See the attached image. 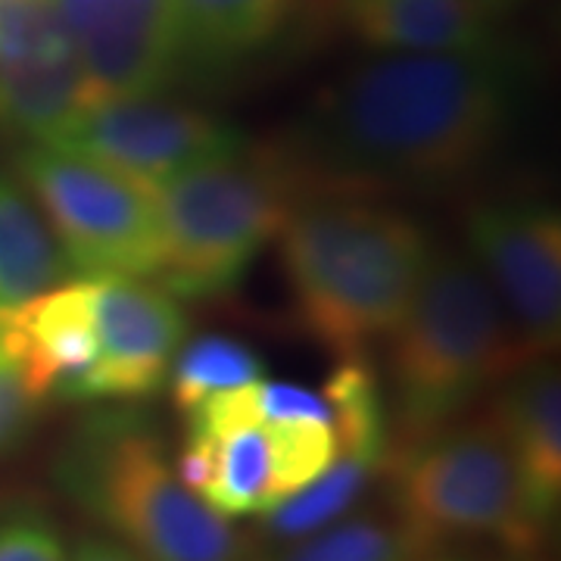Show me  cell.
<instances>
[{
    "mask_svg": "<svg viewBox=\"0 0 561 561\" xmlns=\"http://www.w3.org/2000/svg\"><path fill=\"white\" fill-rule=\"evenodd\" d=\"M512 110L502 54H381L328 88L309 140L350 179L446 184L496 150Z\"/></svg>",
    "mask_w": 561,
    "mask_h": 561,
    "instance_id": "obj_1",
    "label": "cell"
},
{
    "mask_svg": "<svg viewBox=\"0 0 561 561\" xmlns=\"http://www.w3.org/2000/svg\"><path fill=\"white\" fill-rule=\"evenodd\" d=\"M278 238L300 324L343 359L390 337L431 262L419 221L353 197L294 206Z\"/></svg>",
    "mask_w": 561,
    "mask_h": 561,
    "instance_id": "obj_2",
    "label": "cell"
},
{
    "mask_svg": "<svg viewBox=\"0 0 561 561\" xmlns=\"http://www.w3.org/2000/svg\"><path fill=\"white\" fill-rule=\"evenodd\" d=\"M57 483L147 561H260L253 540L194 496L162 437L135 412H101L57 456Z\"/></svg>",
    "mask_w": 561,
    "mask_h": 561,
    "instance_id": "obj_3",
    "label": "cell"
},
{
    "mask_svg": "<svg viewBox=\"0 0 561 561\" xmlns=\"http://www.w3.org/2000/svg\"><path fill=\"white\" fill-rule=\"evenodd\" d=\"M527 365L500 297L461 250L431 253L415 297L387 337L393 446L456 421L486 383Z\"/></svg>",
    "mask_w": 561,
    "mask_h": 561,
    "instance_id": "obj_4",
    "label": "cell"
},
{
    "mask_svg": "<svg viewBox=\"0 0 561 561\" xmlns=\"http://www.w3.org/2000/svg\"><path fill=\"white\" fill-rule=\"evenodd\" d=\"M383 468L393 518L412 556L486 540L508 559L527 561L549 537L527 515L518 468L493 409L387 449Z\"/></svg>",
    "mask_w": 561,
    "mask_h": 561,
    "instance_id": "obj_5",
    "label": "cell"
},
{
    "mask_svg": "<svg viewBox=\"0 0 561 561\" xmlns=\"http://www.w3.org/2000/svg\"><path fill=\"white\" fill-rule=\"evenodd\" d=\"M250 150V147H247ZM238 153L157 187L162 262L157 284L206 300L234 290L294 213V181L275 160Z\"/></svg>",
    "mask_w": 561,
    "mask_h": 561,
    "instance_id": "obj_6",
    "label": "cell"
},
{
    "mask_svg": "<svg viewBox=\"0 0 561 561\" xmlns=\"http://www.w3.org/2000/svg\"><path fill=\"white\" fill-rule=\"evenodd\" d=\"M16 172L76 278H157L162 262L157 187L50 144H28Z\"/></svg>",
    "mask_w": 561,
    "mask_h": 561,
    "instance_id": "obj_7",
    "label": "cell"
},
{
    "mask_svg": "<svg viewBox=\"0 0 561 561\" xmlns=\"http://www.w3.org/2000/svg\"><path fill=\"white\" fill-rule=\"evenodd\" d=\"M50 147L106 162L150 187L228 160L250 144L228 122L153 98H106L84 106Z\"/></svg>",
    "mask_w": 561,
    "mask_h": 561,
    "instance_id": "obj_8",
    "label": "cell"
},
{
    "mask_svg": "<svg viewBox=\"0 0 561 561\" xmlns=\"http://www.w3.org/2000/svg\"><path fill=\"white\" fill-rule=\"evenodd\" d=\"M471 260L500 297L524 359H549L561 341V219L549 203H481L468 213Z\"/></svg>",
    "mask_w": 561,
    "mask_h": 561,
    "instance_id": "obj_9",
    "label": "cell"
},
{
    "mask_svg": "<svg viewBox=\"0 0 561 561\" xmlns=\"http://www.w3.org/2000/svg\"><path fill=\"white\" fill-rule=\"evenodd\" d=\"M94 101L54 0H0V131L50 144Z\"/></svg>",
    "mask_w": 561,
    "mask_h": 561,
    "instance_id": "obj_10",
    "label": "cell"
},
{
    "mask_svg": "<svg viewBox=\"0 0 561 561\" xmlns=\"http://www.w3.org/2000/svg\"><path fill=\"white\" fill-rule=\"evenodd\" d=\"M98 353L66 402H140L160 390L179 353L187 319L162 284L94 278Z\"/></svg>",
    "mask_w": 561,
    "mask_h": 561,
    "instance_id": "obj_11",
    "label": "cell"
},
{
    "mask_svg": "<svg viewBox=\"0 0 561 561\" xmlns=\"http://www.w3.org/2000/svg\"><path fill=\"white\" fill-rule=\"evenodd\" d=\"M98 98H153L179 69V0H54Z\"/></svg>",
    "mask_w": 561,
    "mask_h": 561,
    "instance_id": "obj_12",
    "label": "cell"
},
{
    "mask_svg": "<svg viewBox=\"0 0 561 561\" xmlns=\"http://www.w3.org/2000/svg\"><path fill=\"white\" fill-rule=\"evenodd\" d=\"M0 343L38 400H66L98 353L94 278L62 280L0 312Z\"/></svg>",
    "mask_w": 561,
    "mask_h": 561,
    "instance_id": "obj_13",
    "label": "cell"
},
{
    "mask_svg": "<svg viewBox=\"0 0 561 561\" xmlns=\"http://www.w3.org/2000/svg\"><path fill=\"white\" fill-rule=\"evenodd\" d=\"M500 419L518 468L530 522L549 534L561 500V378L549 359H534L512 371L490 405Z\"/></svg>",
    "mask_w": 561,
    "mask_h": 561,
    "instance_id": "obj_14",
    "label": "cell"
},
{
    "mask_svg": "<svg viewBox=\"0 0 561 561\" xmlns=\"http://www.w3.org/2000/svg\"><path fill=\"white\" fill-rule=\"evenodd\" d=\"M175 471L221 518L265 515L280 502L268 421H250L219 434L184 431Z\"/></svg>",
    "mask_w": 561,
    "mask_h": 561,
    "instance_id": "obj_15",
    "label": "cell"
},
{
    "mask_svg": "<svg viewBox=\"0 0 561 561\" xmlns=\"http://www.w3.org/2000/svg\"><path fill=\"white\" fill-rule=\"evenodd\" d=\"M353 35L383 54H500L481 0H343Z\"/></svg>",
    "mask_w": 561,
    "mask_h": 561,
    "instance_id": "obj_16",
    "label": "cell"
},
{
    "mask_svg": "<svg viewBox=\"0 0 561 561\" xmlns=\"http://www.w3.org/2000/svg\"><path fill=\"white\" fill-rule=\"evenodd\" d=\"M297 0H179V54L197 66L256 57L287 28Z\"/></svg>",
    "mask_w": 561,
    "mask_h": 561,
    "instance_id": "obj_17",
    "label": "cell"
},
{
    "mask_svg": "<svg viewBox=\"0 0 561 561\" xmlns=\"http://www.w3.org/2000/svg\"><path fill=\"white\" fill-rule=\"evenodd\" d=\"M72 265L20 179L0 172V312L72 280Z\"/></svg>",
    "mask_w": 561,
    "mask_h": 561,
    "instance_id": "obj_18",
    "label": "cell"
},
{
    "mask_svg": "<svg viewBox=\"0 0 561 561\" xmlns=\"http://www.w3.org/2000/svg\"><path fill=\"white\" fill-rule=\"evenodd\" d=\"M321 393L331 405L337 456H356L383 468L390 427H387V409L381 402V387L375 381V371L359 356H350L334 368Z\"/></svg>",
    "mask_w": 561,
    "mask_h": 561,
    "instance_id": "obj_19",
    "label": "cell"
},
{
    "mask_svg": "<svg viewBox=\"0 0 561 561\" xmlns=\"http://www.w3.org/2000/svg\"><path fill=\"white\" fill-rule=\"evenodd\" d=\"M381 465L356 459V456H337L328 471H321L312 483H306L294 496L278 502L272 512H265V530L280 540H300L321 527L343 518L356 502L362 500L371 474Z\"/></svg>",
    "mask_w": 561,
    "mask_h": 561,
    "instance_id": "obj_20",
    "label": "cell"
},
{
    "mask_svg": "<svg viewBox=\"0 0 561 561\" xmlns=\"http://www.w3.org/2000/svg\"><path fill=\"white\" fill-rule=\"evenodd\" d=\"M262 378V359L234 337L203 334L187 346H179L169 368V390L181 415H187L197 402L213 393L243 387Z\"/></svg>",
    "mask_w": 561,
    "mask_h": 561,
    "instance_id": "obj_21",
    "label": "cell"
},
{
    "mask_svg": "<svg viewBox=\"0 0 561 561\" xmlns=\"http://www.w3.org/2000/svg\"><path fill=\"white\" fill-rule=\"evenodd\" d=\"M278 561H412V546L393 515L359 512L300 537Z\"/></svg>",
    "mask_w": 561,
    "mask_h": 561,
    "instance_id": "obj_22",
    "label": "cell"
},
{
    "mask_svg": "<svg viewBox=\"0 0 561 561\" xmlns=\"http://www.w3.org/2000/svg\"><path fill=\"white\" fill-rule=\"evenodd\" d=\"M0 561H69L60 524L41 502H0Z\"/></svg>",
    "mask_w": 561,
    "mask_h": 561,
    "instance_id": "obj_23",
    "label": "cell"
},
{
    "mask_svg": "<svg viewBox=\"0 0 561 561\" xmlns=\"http://www.w3.org/2000/svg\"><path fill=\"white\" fill-rule=\"evenodd\" d=\"M41 405L44 400L28 390L16 362L7 356L0 343V459L10 456L28 437L32 424L38 421Z\"/></svg>",
    "mask_w": 561,
    "mask_h": 561,
    "instance_id": "obj_24",
    "label": "cell"
},
{
    "mask_svg": "<svg viewBox=\"0 0 561 561\" xmlns=\"http://www.w3.org/2000/svg\"><path fill=\"white\" fill-rule=\"evenodd\" d=\"M69 561H147L138 556L135 549H128L125 542L113 540V537H101V534H91V537H81L76 552L69 556Z\"/></svg>",
    "mask_w": 561,
    "mask_h": 561,
    "instance_id": "obj_25",
    "label": "cell"
},
{
    "mask_svg": "<svg viewBox=\"0 0 561 561\" xmlns=\"http://www.w3.org/2000/svg\"><path fill=\"white\" fill-rule=\"evenodd\" d=\"M412 561H493L490 556L474 552V546H434L424 549L419 556H412Z\"/></svg>",
    "mask_w": 561,
    "mask_h": 561,
    "instance_id": "obj_26",
    "label": "cell"
},
{
    "mask_svg": "<svg viewBox=\"0 0 561 561\" xmlns=\"http://www.w3.org/2000/svg\"><path fill=\"white\" fill-rule=\"evenodd\" d=\"M481 3H486V7H496L500 0H481Z\"/></svg>",
    "mask_w": 561,
    "mask_h": 561,
    "instance_id": "obj_27",
    "label": "cell"
},
{
    "mask_svg": "<svg viewBox=\"0 0 561 561\" xmlns=\"http://www.w3.org/2000/svg\"><path fill=\"white\" fill-rule=\"evenodd\" d=\"M527 561H534V559H527Z\"/></svg>",
    "mask_w": 561,
    "mask_h": 561,
    "instance_id": "obj_28",
    "label": "cell"
},
{
    "mask_svg": "<svg viewBox=\"0 0 561 561\" xmlns=\"http://www.w3.org/2000/svg\"><path fill=\"white\" fill-rule=\"evenodd\" d=\"M260 561H262V559H260Z\"/></svg>",
    "mask_w": 561,
    "mask_h": 561,
    "instance_id": "obj_29",
    "label": "cell"
}]
</instances>
